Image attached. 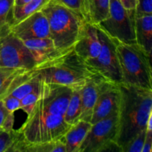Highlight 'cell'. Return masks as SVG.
Listing matches in <instances>:
<instances>
[{
    "label": "cell",
    "mask_w": 152,
    "mask_h": 152,
    "mask_svg": "<svg viewBox=\"0 0 152 152\" xmlns=\"http://www.w3.org/2000/svg\"><path fill=\"white\" fill-rule=\"evenodd\" d=\"M120 102L117 145L123 152L126 145L141 132L152 129V90L119 84Z\"/></svg>",
    "instance_id": "obj_1"
},
{
    "label": "cell",
    "mask_w": 152,
    "mask_h": 152,
    "mask_svg": "<svg viewBox=\"0 0 152 152\" xmlns=\"http://www.w3.org/2000/svg\"><path fill=\"white\" fill-rule=\"evenodd\" d=\"M37 66L40 77L45 83L62 85L73 89H81L87 80L96 74L74 51V46L60 56Z\"/></svg>",
    "instance_id": "obj_2"
},
{
    "label": "cell",
    "mask_w": 152,
    "mask_h": 152,
    "mask_svg": "<svg viewBox=\"0 0 152 152\" xmlns=\"http://www.w3.org/2000/svg\"><path fill=\"white\" fill-rule=\"evenodd\" d=\"M112 39L120 64L122 83L152 90L151 56L137 43L127 44Z\"/></svg>",
    "instance_id": "obj_3"
},
{
    "label": "cell",
    "mask_w": 152,
    "mask_h": 152,
    "mask_svg": "<svg viewBox=\"0 0 152 152\" xmlns=\"http://www.w3.org/2000/svg\"><path fill=\"white\" fill-rule=\"evenodd\" d=\"M41 10L47 18L56 48L63 51L73 47L85 19L71 9L50 1Z\"/></svg>",
    "instance_id": "obj_4"
},
{
    "label": "cell",
    "mask_w": 152,
    "mask_h": 152,
    "mask_svg": "<svg viewBox=\"0 0 152 152\" xmlns=\"http://www.w3.org/2000/svg\"><path fill=\"white\" fill-rule=\"evenodd\" d=\"M70 128L62 116L34 108L19 130L29 142H44L62 139Z\"/></svg>",
    "instance_id": "obj_5"
},
{
    "label": "cell",
    "mask_w": 152,
    "mask_h": 152,
    "mask_svg": "<svg viewBox=\"0 0 152 152\" xmlns=\"http://www.w3.org/2000/svg\"><path fill=\"white\" fill-rule=\"evenodd\" d=\"M136 10H127L120 0H110L108 16L96 26L111 38L122 42H136L135 37Z\"/></svg>",
    "instance_id": "obj_6"
},
{
    "label": "cell",
    "mask_w": 152,
    "mask_h": 152,
    "mask_svg": "<svg viewBox=\"0 0 152 152\" xmlns=\"http://www.w3.org/2000/svg\"><path fill=\"white\" fill-rule=\"evenodd\" d=\"M119 111L91 125L78 152L121 151L117 140Z\"/></svg>",
    "instance_id": "obj_7"
},
{
    "label": "cell",
    "mask_w": 152,
    "mask_h": 152,
    "mask_svg": "<svg viewBox=\"0 0 152 152\" xmlns=\"http://www.w3.org/2000/svg\"><path fill=\"white\" fill-rule=\"evenodd\" d=\"M98 28V27H97ZM101 47L97 57L86 63L95 72L111 83H122V76L120 64L116 53V47L112 38L98 28Z\"/></svg>",
    "instance_id": "obj_8"
},
{
    "label": "cell",
    "mask_w": 152,
    "mask_h": 152,
    "mask_svg": "<svg viewBox=\"0 0 152 152\" xmlns=\"http://www.w3.org/2000/svg\"><path fill=\"white\" fill-rule=\"evenodd\" d=\"M37 65L31 50L9 29L0 39V67L31 69Z\"/></svg>",
    "instance_id": "obj_9"
},
{
    "label": "cell",
    "mask_w": 152,
    "mask_h": 152,
    "mask_svg": "<svg viewBox=\"0 0 152 152\" xmlns=\"http://www.w3.org/2000/svg\"><path fill=\"white\" fill-rule=\"evenodd\" d=\"M72 92L71 88L47 83L40 77L39 94L34 108L48 114L63 117Z\"/></svg>",
    "instance_id": "obj_10"
},
{
    "label": "cell",
    "mask_w": 152,
    "mask_h": 152,
    "mask_svg": "<svg viewBox=\"0 0 152 152\" xmlns=\"http://www.w3.org/2000/svg\"><path fill=\"white\" fill-rule=\"evenodd\" d=\"M120 102L119 84L105 80L101 84L99 94L95 102L90 123H97L99 120L118 112Z\"/></svg>",
    "instance_id": "obj_11"
},
{
    "label": "cell",
    "mask_w": 152,
    "mask_h": 152,
    "mask_svg": "<svg viewBox=\"0 0 152 152\" xmlns=\"http://www.w3.org/2000/svg\"><path fill=\"white\" fill-rule=\"evenodd\" d=\"M10 31L22 41L50 37L48 22L42 10L10 25Z\"/></svg>",
    "instance_id": "obj_12"
},
{
    "label": "cell",
    "mask_w": 152,
    "mask_h": 152,
    "mask_svg": "<svg viewBox=\"0 0 152 152\" xmlns=\"http://www.w3.org/2000/svg\"><path fill=\"white\" fill-rule=\"evenodd\" d=\"M101 47L97 26L85 20L74 45V51L88 62L97 57Z\"/></svg>",
    "instance_id": "obj_13"
},
{
    "label": "cell",
    "mask_w": 152,
    "mask_h": 152,
    "mask_svg": "<svg viewBox=\"0 0 152 152\" xmlns=\"http://www.w3.org/2000/svg\"><path fill=\"white\" fill-rule=\"evenodd\" d=\"M105 80L104 77L96 73L90 77L80 89L82 105L80 120L91 121L94 107L99 94L101 84Z\"/></svg>",
    "instance_id": "obj_14"
},
{
    "label": "cell",
    "mask_w": 152,
    "mask_h": 152,
    "mask_svg": "<svg viewBox=\"0 0 152 152\" xmlns=\"http://www.w3.org/2000/svg\"><path fill=\"white\" fill-rule=\"evenodd\" d=\"M22 42L34 55L37 65L54 59L70 49L63 51L57 50L50 37L34 39Z\"/></svg>",
    "instance_id": "obj_15"
},
{
    "label": "cell",
    "mask_w": 152,
    "mask_h": 152,
    "mask_svg": "<svg viewBox=\"0 0 152 152\" xmlns=\"http://www.w3.org/2000/svg\"><path fill=\"white\" fill-rule=\"evenodd\" d=\"M136 42L148 56L152 50V13H139L135 16Z\"/></svg>",
    "instance_id": "obj_16"
},
{
    "label": "cell",
    "mask_w": 152,
    "mask_h": 152,
    "mask_svg": "<svg viewBox=\"0 0 152 152\" xmlns=\"http://www.w3.org/2000/svg\"><path fill=\"white\" fill-rule=\"evenodd\" d=\"M91 125L90 122L80 120L71 126L64 136L65 152H78L80 145L84 140Z\"/></svg>",
    "instance_id": "obj_17"
},
{
    "label": "cell",
    "mask_w": 152,
    "mask_h": 152,
    "mask_svg": "<svg viewBox=\"0 0 152 152\" xmlns=\"http://www.w3.org/2000/svg\"><path fill=\"white\" fill-rule=\"evenodd\" d=\"M110 0H83L85 20L97 25L108 16Z\"/></svg>",
    "instance_id": "obj_18"
},
{
    "label": "cell",
    "mask_w": 152,
    "mask_h": 152,
    "mask_svg": "<svg viewBox=\"0 0 152 152\" xmlns=\"http://www.w3.org/2000/svg\"><path fill=\"white\" fill-rule=\"evenodd\" d=\"M25 141L19 129L0 128V152H22Z\"/></svg>",
    "instance_id": "obj_19"
},
{
    "label": "cell",
    "mask_w": 152,
    "mask_h": 152,
    "mask_svg": "<svg viewBox=\"0 0 152 152\" xmlns=\"http://www.w3.org/2000/svg\"><path fill=\"white\" fill-rule=\"evenodd\" d=\"M81 113L82 105L80 89H73L72 95L67 106L66 111L64 114V120L71 126H73L80 120Z\"/></svg>",
    "instance_id": "obj_20"
},
{
    "label": "cell",
    "mask_w": 152,
    "mask_h": 152,
    "mask_svg": "<svg viewBox=\"0 0 152 152\" xmlns=\"http://www.w3.org/2000/svg\"><path fill=\"white\" fill-rule=\"evenodd\" d=\"M49 1L50 0H32L22 5H14L13 9V24L21 22L33 13L41 10Z\"/></svg>",
    "instance_id": "obj_21"
},
{
    "label": "cell",
    "mask_w": 152,
    "mask_h": 152,
    "mask_svg": "<svg viewBox=\"0 0 152 152\" xmlns=\"http://www.w3.org/2000/svg\"><path fill=\"white\" fill-rule=\"evenodd\" d=\"M24 152H65V139L44 142H29L27 140Z\"/></svg>",
    "instance_id": "obj_22"
},
{
    "label": "cell",
    "mask_w": 152,
    "mask_h": 152,
    "mask_svg": "<svg viewBox=\"0 0 152 152\" xmlns=\"http://www.w3.org/2000/svg\"><path fill=\"white\" fill-rule=\"evenodd\" d=\"M25 70L27 69L0 67V99L5 96L16 77Z\"/></svg>",
    "instance_id": "obj_23"
},
{
    "label": "cell",
    "mask_w": 152,
    "mask_h": 152,
    "mask_svg": "<svg viewBox=\"0 0 152 152\" xmlns=\"http://www.w3.org/2000/svg\"><path fill=\"white\" fill-rule=\"evenodd\" d=\"M13 6L14 0H0V28L14 23Z\"/></svg>",
    "instance_id": "obj_24"
},
{
    "label": "cell",
    "mask_w": 152,
    "mask_h": 152,
    "mask_svg": "<svg viewBox=\"0 0 152 152\" xmlns=\"http://www.w3.org/2000/svg\"><path fill=\"white\" fill-rule=\"evenodd\" d=\"M39 94V86L20 99V109L26 113L27 115L30 114L32 111L38 99Z\"/></svg>",
    "instance_id": "obj_25"
},
{
    "label": "cell",
    "mask_w": 152,
    "mask_h": 152,
    "mask_svg": "<svg viewBox=\"0 0 152 152\" xmlns=\"http://www.w3.org/2000/svg\"><path fill=\"white\" fill-rule=\"evenodd\" d=\"M146 131L144 130L134 137L123 149V152H142Z\"/></svg>",
    "instance_id": "obj_26"
},
{
    "label": "cell",
    "mask_w": 152,
    "mask_h": 152,
    "mask_svg": "<svg viewBox=\"0 0 152 152\" xmlns=\"http://www.w3.org/2000/svg\"><path fill=\"white\" fill-rule=\"evenodd\" d=\"M50 1L61 4L71 9L85 19L83 0H50Z\"/></svg>",
    "instance_id": "obj_27"
},
{
    "label": "cell",
    "mask_w": 152,
    "mask_h": 152,
    "mask_svg": "<svg viewBox=\"0 0 152 152\" xmlns=\"http://www.w3.org/2000/svg\"><path fill=\"white\" fill-rule=\"evenodd\" d=\"M4 107L9 112L14 113L17 110L20 109V99L12 95H7L2 99Z\"/></svg>",
    "instance_id": "obj_28"
},
{
    "label": "cell",
    "mask_w": 152,
    "mask_h": 152,
    "mask_svg": "<svg viewBox=\"0 0 152 152\" xmlns=\"http://www.w3.org/2000/svg\"><path fill=\"white\" fill-rule=\"evenodd\" d=\"M136 13H152V0H137Z\"/></svg>",
    "instance_id": "obj_29"
},
{
    "label": "cell",
    "mask_w": 152,
    "mask_h": 152,
    "mask_svg": "<svg viewBox=\"0 0 152 152\" xmlns=\"http://www.w3.org/2000/svg\"><path fill=\"white\" fill-rule=\"evenodd\" d=\"M152 151V129H147L145 141L142 152H151Z\"/></svg>",
    "instance_id": "obj_30"
},
{
    "label": "cell",
    "mask_w": 152,
    "mask_h": 152,
    "mask_svg": "<svg viewBox=\"0 0 152 152\" xmlns=\"http://www.w3.org/2000/svg\"><path fill=\"white\" fill-rule=\"evenodd\" d=\"M11 112H9L4 107L2 99H0V128L3 126L4 121Z\"/></svg>",
    "instance_id": "obj_31"
},
{
    "label": "cell",
    "mask_w": 152,
    "mask_h": 152,
    "mask_svg": "<svg viewBox=\"0 0 152 152\" xmlns=\"http://www.w3.org/2000/svg\"><path fill=\"white\" fill-rule=\"evenodd\" d=\"M120 1L127 10H136L137 0H120Z\"/></svg>",
    "instance_id": "obj_32"
},
{
    "label": "cell",
    "mask_w": 152,
    "mask_h": 152,
    "mask_svg": "<svg viewBox=\"0 0 152 152\" xmlns=\"http://www.w3.org/2000/svg\"><path fill=\"white\" fill-rule=\"evenodd\" d=\"M10 25H6V26L3 27V28H0V39H1V37L9 31L10 29Z\"/></svg>",
    "instance_id": "obj_33"
},
{
    "label": "cell",
    "mask_w": 152,
    "mask_h": 152,
    "mask_svg": "<svg viewBox=\"0 0 152 152\" xmlns=\"http://www.w3.org/2000/svg\"><path fill=\"white\" fill-rule=\"evenodd\" d=\"M32 1V0H14V5H22V4H26V3L29 2V1Z\"/></svg>",
    "instance_id": "obj_34"
}]
</instances>
